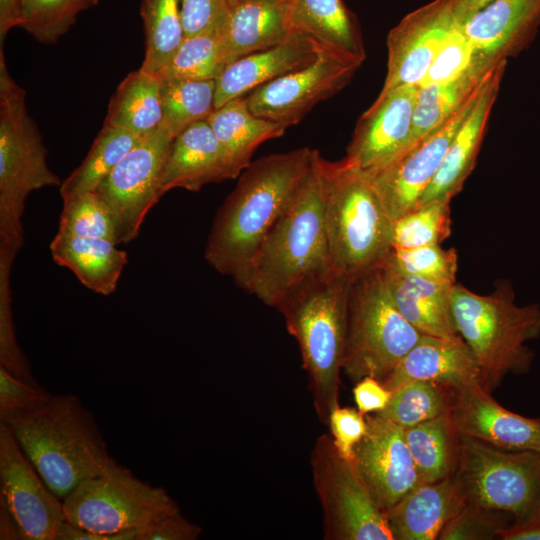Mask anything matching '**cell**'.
Masks as SVG:
<instances>
[{"label": "cell", "mask_w": 540, "mask_h": 540, "mask_svg": "<svg viewBox=\"0 0 540 540\" xmlns=\"http://www.w3.org/2000/svg\"><path fill=\"white\" fill-rule=\"evenodd\" d=\"M314 153L303 147L251 162L216 212L204 258L237 286H242L264 239L300 190Z\"/></svg>", "instance_id": "cell-1"}, {"label": "cell", "mask_w": 540, "mask_h": 540, "mask_svg": "<svg viewBox=\"0 0 540 540\" xmlns=\"http://www.w3.org/2000/svg\"><path fill=\"white\" fill-rule=\"evenodd\" d=\"M321 158L315 149L300 190L264 239L241 286L276 309L299 289L336 271L325 224Z\"/></svg>", "instance_id": "cell-2"}, {"label": "cell", "mask_w": 540, "mask_h": 540, "mask_svg": "<svg viewBox=\"0 0 540 540\" xmlns=\"http://www.w3.org/2000/svg\"><path fill=\"white\" fill-rule=\"evenodd\" d=\"M48 487L64 499L113 462L93 415L72 394L46 400L0 419Z\"/></svg>", "instance_id": "cell-3"}, {"label": "cell", "mask_w": 540, "mask_h": 540, "mask_svg": "<svg viewBox=\"0 0 540 540\" xmlns=\"http://www.w3.org/2000/svg\"><path fill=\"white\" fill-rule=\"evenodd\" d=\"M350 281L335 271L299 289L277 308L297 341L314 409L325 425L339 406Z\"/></svg>", "instance_id": "cell-4"}, {"label": "cell", "mask_w": 540, "mask_h": 540, "mask_svg": "<svg viewBox=\"0 0 540 540\" xmlns=\"http://www.w3.org/2000/svg\"><path fill=\"white\" fill-rule=\"evenodd\" d=\"M457 330L481 372V385L491 393L508 374L529 371L534 352L526 345L540 336V306H519L510 284L477 294L461 284L452 291Z\"/></svg>", "instance_id": "cell-5"}, {"label": "cell", "mask_w": 540, "mask_h": 540, "mask_svg": "<svg viewBox=\"0 0 540 540\" xmlns=\"http://www.w3.org/2000/svg\"><path fill=\"white\" fill-rule=\"evenodd\" d=\"M321 169L332 263L353 278L377 267L391 250L394 220L371 177L345 158H321Z\"/></svg>", "instance_id": "cell-6"}, {"label": "cell", "mask_w": 540, "mask_h": 540, "mask_svg": "<svg viewBox=\"0 0 540 540\" xmlns=\"http://www.w3.org/2000/svg\"><path fill=\"white\" fill-rule=\"evenodd\" d=\"M65 521L56 540H137L144 527L180 511L162 487L114 462L63 500Z\"/></svg>", "instance_id": "cell-7"}, {"label": "cell", "mask_w": 540, "mask_h": 540, "mask_svg": "<svg viewBox=\"0 0 540 540\" xmlns=\"http://www.w3.org/2000/svg\"><path fill=\"white\" fill-rule=\"evenodd\" d=\"M61 183L47 164L42 136L26 107V91L10 75L0 48V250L17 255L24 242L28 196Z\"/></svg>", "instance_id": "cell-8"}, {"label": "cell", "mask_w": 540, "mask_h": 540, "mask_svg": "<svg viewBox=\"0 0 540 540\" xmlns=\"http://www.w3.org/2000/svg\"><path fill=\"white\" fill-rule=\"evenodd\" d=\"M422 336L398 310L379 266L351 278L342 370L352 381L384 380Z\"/></svg>", "instance_id": "cell-9"}, {"label": "cell", "mask_w": 540, "mask_h": 540, "mask_svg": "<svg viewBox=\"0 0 540 540\" xmlns=\"http://www.w3.org/2000/svg\"><path fill=\"white\" fill-rule=\"evenodd\" d=\"M457 475L466 505L506 528L540 510V454L508 451L460 436ZM510 525V526H511Z\"/></svg>", "instance_id": "cell-10"}, {"label": "cell", "mask_w": 540, "mask_h": 540, "mask_svg": "<svg viewBox=\"0 0 540 540\" xmlns=\"http://www.w3.org/2000/svg\"><path fill=\"white\" fill-rule=\"evenodd\" d=\"M310 466L322 509L325 540H394L385 512L375 502L353 460L338 452L330 433L316 438Z\"/></svg>", "instance_id": "cell-11"}, {"label": "cell", "mask_w": 540, "mask_h": 540, "mask_svg": "<svg viewBox=\"0 0 540 540\" xmlns=\"http://www.w3.org/2000/svg\"><path fill=\"white\" fill-rule=\"evenodd\" d=\"M172 141L160 128L141 138L95 190L114 215L119 244L138 236L147 214L164 195L162 176Z\"/></svg>", "instance_id": "cell-12"}, {"label": "cell", "mask_w": 540, "mask_h": 540, "mask_svg": "<svg viewBox=\"0 0 540 540\" xmlns=\"http://www.w3.org/2000/svg\"><path fill=\"white\" fill-rule=\"evenodd\" d=\"M0 501L21 540H56L65 521L63 502L42 479L9 426L0 423Z\"/></svg>", "instance_id": "cell-13"}, {"label": "cell", "mask_w": 540, "mask_h": 540, "mask_svg": "<svg viewBox=\"0 0 540 540\" xmlns=\"http://www.w3.org/2000/svg\"><path fill=\"white\" fill-rule=\"evenodd\" d=\"M360 66L323 51L311 64L254 89L246 97L248 107L254 115L288 127L343 89Z\"/></svg>", "instance_id": "cell-14"}, {"label": "cell", "mask_w": 540, "mask_h": 540, "mask_svg": "<svg viewBox=\"0 0 540 540\" xmlns=\"http://www.w3.org/2000/svg\"><path fill=\"white\" fill-rule=\"evenodd\" d=\"M417 90L403 85L380 92L357 122L344 157L350 164L371 176L411 146Z\"/></svg>", "instance_id": "cell-15"}, {"label": "cell", "mask_w": 540, "mask_h": 540, "mask_svg": "<svg viewBox=\"0 0 540 540\" xmlns=\"http://www.w3.org/2000/svg\"><path fill=\"white\" fill-rule=\"evenodd\" d=\"M481 88L440 127L415 142L390 165L369 175L393 220L417 207Z\"/></svg>", "instance_id": "cell-16"}, {"label": "cell", "mask_w": 540, "mask_h": 540, "mask_svg": "<svg viewBox=\"0 0 540 540\" xmlns=\"http://www.w3.org/2000/svg\"><path fill=\"white\" fill-rule=\"evenodd\" d=\"M367 431L353 462L375 502L387 512L419 484L404 428L378 415H365Z\"/></svg>", "instance_id": "cell-17"}, {"label": "cell", "mask_w": 540, "mask_h": 540, "mask_svg": "<svg viewBox=\"0 0 540 540\" xmlns=\"http://www.w3.org/2000/svg\"><path fill=\"white\" fill-rule=\"evenodd\" d=\"M456 22L453 0H434L406 15L387 37V73L381 91L419 86Z\"/></svg>", "instance_id": "cell-18"}, {"label": "cell", "mask_w": 540, "mask_h": 540, "mask_svg": "<svg viewBox=\"0 0 540 540\" xmlns=\"http://www.w3.org/2000/svg\"><path fill=\"white\" fill-rule=\"evenodd\" d=\"M449 415L460 436L503 450L540 454V419L504 408L479 383L455 389Z\"/></svg>", "instance_id": "cell-19"}, {"label": "cell", "mask_w": 540, "mask_h": 540, "mask_svg": "<svg viewBox=\"0 0 540 540\" xmlns=\"http://www.w3.org/2000/svg\"><path fill=\"white\" fill-rule=\"evenodd\" d=\"M506 59L493 69L472 108L453 137L434 178L421 196L418 206L438 199H452L472 172L505 70Z\"/></svg>", "instance_id": "cell-20"}, {"label": "cell", "mask_w": 540, "mask_h": 540, "mask_svg": "<svg viewBox=\"0 0 540 540\" xmlns=\"http://www.w3.org/2000/svg\"><path fill=\"white\" fill-rule=\"evenodd\" d=\"M323 51L309 36L293 32L273 47L231 62L216 79L215 109L284 74L311 64Z\"/></svg>", "instance_id": "cell-21"}, {"label": "cell", "mask_w": 540, "mask_h": 540, "mask_svg": "<svg viewBox=\"0 0 540 540\" xmlns=\"http://www.w3.org/2000/svg\"><path fill=\"white\" fill-rule=\"evenodd\" d=\"M378 266L398 310L421 334L462 339L452 309V291L456 283H441L406 274L387 255Z\"/></svg>", "instance_id": "cell-22"}, {"label": "cell", "mask_w": 540, "mask_h": 540, "mask_svg": "<svg viewBox=\"0 0 540 540\" xmlns=\"http://www.w3.org/2000/svg\"><path fill=\"white\" fill-rule=\"evenodd\" d=\"M226 152L207 120L198 121L171 142L162 176V191L182 188L199 191L203 186L234 179Z\"/></svg>", "instance_id": "cell-23"}, {"label": "cell", "mask_w": 540, "mask_h": 540, "mask_svg": "<svg viewBox=\"0 0 540 540\" xmlns=\"http://www.w3.org/2000/svg\"><path fill=\"white\" fill-rule=\"evenodd\" d=\"M413 381H432L457 389L481 384V372L463 339L423 335L381 383L391 392Z\"/></svg>", "instance_id": "cell-24"}, {"label": "cell", "mask_w": 540, "mask_h": 540, "mask_svg": "<svg viewBox=\"0 0 540 540\" xmlns=\"http://www.w3.org/2000/svg\"><path fill=\"white\" fill-rule=\"evenodd\" d=\"M465 505L455 472L439 481L419 483L385 514L394 540H435Z\"/></svg>", "instance_id": "cell-25"}, {"label": "cell", "mask_w": 540, "mask_h": 540, "mask_svg": "<svg viewBox=\"0 0 540 540\" xmlns=\"http://www.w3.org/2000/svg\"><path fill=\"white\" fill-rule=\"evenodd\" d=\"M460 24L478 54L506 59L535 33L540 0H492Z\"/></svg>", "instance_id": "cell-26"}, {"label": "cell", "mask_w": 540, "mask_h": 540, "mask_svg": "<svg viewBox=\"0 0 540 540\" xmlns=\"http://www.w3.org/2000/svg\"><path fill=\"white\" fill-rule=\"evenodd\" d=\"M293 32L303 33L325 51L362 64L366 53L357 22L342 0H287Z\"/></svg>", "instance_id": "cell-27"}, {"label": "cell", "mask_w": 540, "mask_h": 540, "mask_svg": "<svg viewBox=\"0 0 540 540\" xmlns=\"http://www.w3.org/2000/svg\"><path fill=\"white\" fill-rule=\"evenodd\" d=\"M291 33L287 2L243 0L231 6L224 28L227 65L246 55L273 47Z\"/></svg>", "instance_id": "cell-28"}, {"label": "cell", "mask_w": 540, "mask_h": 540, "mask_svg": "<svg viewBox=\"0 0 540 540\" xmlns=\"http://www.w3.org/2000/svg\"><path fill=\"white\" fill-rule=\"evenodd\" d=\"M117 245L106 239L57 232L50 251L54 262L71 270L86 288L108 296L117 289L128 262L126 251Z\"/></svg>", "instance_id": "cell-29"}, {"label": "cell", "mask_w": 540, "mask_h": 540, "mask_svg": "<svg viewBox=\"0 0 540 540\" xmlns=\"http://www.w3.org/2000/svg\"><path fill=\"white\" fill-rule=\"evenodd\" d=\"M501 60L479 54L461 76L443 83L418 86L411 146L440 127L470 100Z\"/></svg>", "instance_id": "cell-30"}, {"label": "cell", "mask_w": 540, "mask_h": 540, "mask_svg": "<svg viewBox=\"0 0 540 540\" xmlns=\"http://www.w3.org/2000/svg\"><path fill=\"white\" fill-rule=\"evenodd\" d=\"M207 122L223 146L235 177L250 165L251 157L260 144L282 136L287 128L254 115L244 97L215 109Z\"/></svg>", "instance_id": "cell-31"}, {"label": "cell", "mask_w": 540, "mask_h": 540, "mask_svg": "<svg viewBox=\"0 0 540 540\" xmlns=\"http://www.w3.org/2000/svg\"><path fill=\"white\" fill-rule=\"evenodd\" d=\"M161 80L141 68L130 72L110 99L104 123L140 138L155 132L162 120Z\"/></svg>", "instance_id": "cell-32"}, {"label": "cell", "mask_w": 540, "mask_h": 540, "mask_svg": "<svg viewBox=\"0 0 540 540\" xmlns=\"http://www.w3.org/2000/svg\"><path fill=\"white\" fill-rule=\"evenodd\" d=\"M404 432L419 483L439 481L457 471L460 435L449 413Z\"/></svg>", "instance_id": "cell-33"}, {"label": "cell", "mask_w": 540, "mask_h": 540, "mask_svg": "<svg viewBox=\"0 0 540 540\" xmlns=\"http://www.w3.org/2000/svg\"><path fill=\"white\" fill-rule=\"evenodd\" d=\"M140 139L124 128L104 123L84 160L61 183L62 199L95 191Z\"/></svg>", "instance_id": "cell-34"}, {"label": "cell", "mask_w": 540, "mask_h": 540, "mask_svg": "<svg viewBox=\"0 0 540 540\" xmlns=\"http://www.w3.org/2000/svg\"><path fill=\"white\" fill-rule=\"evenodd\" d=\"M140 15L145 34V56L140 68L156 76L185 38L181 0H141Z\"/></svg>", "instance_id": "cell-35"}, {"label": "cell", "mask_w": 540, "mask_h": 540, "mask_svg": "<svg viewBox=\"0 0 540 540\" xmlns=\"http://www.w3.org/2000/svg\"><path fill=\"white\" fill-rule=\"evenodd\" d=\"M160 129L174 139L215 110L216 80H161Z\"/></svg>", "instance_id": "cell-36"}, {"label": "cell", "mask_w": 540, "mask_h": 540, "mask_svg": "<svg viewBox=\"0 0 540 540\" xmlns=\"http://www.w3.org/2000/svg\"><path fill=\"white\" fill-rule=\"evenodd\" d=\"M224 27L185 37L160 80H216L227 66Z\"/></svg>", "instance_id": "cell-37"}, {"label": "cell", "mask_w": 540, "mask_h": 540, "mask_svg": "<svg viewBox=\"0 0 540 540\" xmlns=\"http://www.w3.org/2000/svg\"><path fill=\"white\" fill-rule=\"evenodd\" d=\"M454 395L452 386L413 381L393 391L388 405L377 414L405 429L448 414Z\"/></svg>", "instance_id": "cell-38"}, {"label": "cell", "mask_w": 540, "mask_h": 540, "mask_svg": "<svg viewBox=\"0 0 540 540\" xmlns=\"http://www.w3.org/2000/svg\"><path fill=\"white\" fill-rule=\"evenodd\" d=\"M57 232L78 237L101 238L119 244L114 215L95 191L63 198Z\"/></svg>", "instance_id": "cell-39"}, {"label": "cell", "mask_w": 540, "mask_h": 540, "mask_svg": "<svg viewBox=\"0 0 540 540\" xmlns=\"http://www.w3.org/2000/svg\"><path fill=\"white\" fill-rule=\"evenodd\" d=\"M95 5L92 0H21L18 27L43 44H52Z\"/></svg>", "instance_id": "cell-40"}, {"label": "cell", "mask_w": 540, "mask_h": 540, "mask_svg": "<svg viewBox=\"0 0 540 540\" xmlns=\"http://www.w3.org/2000/svg\"><path fill=\"white\" fill-rule=\"evenodd\" d=\"M451 199H438L416 207L394 220L392 246L413 248L441 244L451 233Z\"/></svg>", "instance_id": "cell-41"}, {"label": "cell", "mask_w": 540, "mask_h": 540, "mask_svg": "<svg viewBox=\"0 0 540 540\" xmlns=\"http://www.w3.org/2000/svg\"><path fill=\"white\" fill-rule=\"evenodd\" d=\"M387 257L402 272L431 281L455 284L458 268L457 251L440 244L413 248L393 247Z\"/></svg>", "instance_id": "cell-42"}, {"label": "cell", "mask_w": 540, "mask_h": 540, "mask_svg": "<svg viewBox=\"0 0 540 540\" xmlns=\"http://www.w3.org/2000/svg\"><path fill=\"white\" fill-rule=\"evenodd\" d=\"M11 263L0 262V366L27 382H36L19 347L13 321Z\"/></svg>", "instance_id": "cell-43"}, {"label": "cell", "mask_w": 540, "mask_h": 540, "mask_svg": "<svg viewBox=\"0 0 540 540\" xmlns=\"http://www.w3.org/2000/svg\"><path fill=\"white\" fill-rule=\"evenodd\" d=\"M479 54L465 35L460 22H456L440 46L434 60L419 86L443 83L465 73Z\"/></svg>", "instance_id": "cell-44"}, {"label": "cell", "mask_w": 540, "mask_h": 540, "mask_svg": "<svg viewBox=\"0 0 540 540\" xmlns=\"http://www.w3.org/2000/svg\"><path fill=\"white\" fill-rule=\"evenodd\" d=\"M503 527L489 516L465 505L442 528L439 540H482L499 538Z\"/></svg>", "instance_id": "cell-45"}, {"label": "cell", "mask_w": 540, "mask_h": 540, "mask_svg": "<svg viewBox=\"0 0 540 540\" xmlns=\"http://www.w3.org/2000/svg\"><path fill=\"white\" fill-rule=\"evenodd\" d=\"M330 435L338 452L354 459V451L367 431L366 416L358 409L337 406L329 416Z\"/></svg>", "instance_id": "cell-46"}, {"label": "cell", "mask_w": 540, "mask_h": 540, "mask_svg": "<svg viewBox=\"0 0 540 540\" xmlns=\"http://www.w3.org/2000/svg\"><path fill=\"white\" fill-rule=\"evenodd\" d=\"M51 393L37 382H27L0 366V419L46 400Z\"/></svg>", "instance_id": "cell-47"}, {"label": "cell", "mask_w": 540, "mask_h": 540, "mask_svg": "<svg viewBox=\"0 0 540 540\" xmlns=\"http://www.w3.org/2000/svg\"><path fill=\"white\" fill-rule=\"evenodd\" d=\"M230 9L228 0H181V16L185 37L224 27Z\"/></svg>", "instance_id": "cell-48"}, {"label": "cell", "mask_w": 540, "mask_h": 540, "mask_svg": "<svg viewBox=\"0 0 540 540\" xmlns=\"http://www.w3.org/2000/svg\"><path fill=\"white\" fill-rule=\"evenodd\" d=\"M201 532L200 526L178 511L144 527L137 540H196Z\"/></svg>", "instance_id": "cell-49"}, {"label": "cell", "mask_w": 540, "mask_h": 540, "mask_svg": "<svg viewBox=\"0 0 540 540\" xmlns=\"http://www.w3.org/2000/svg\"><path fill=\"white\" fill-rule=\"evenodd\" d=\"M353 396L357 409L364 415L382 411L390 402L392 392L373 377H364L356 382Z\"/></svg>", "instance_id": "cell-50"}, {"label": "cell", "mask_w": 540, "mask_h": 540, "mask_svg": "<svg viewBox=\"0 0 540 540\" xmlns=\"http://www.w3.org/2000/svg\"><path fill=\"white\" fill-rule=\"evenodd\" d=\"M499 538L503 540H540V510L527 520L500 530Z\"/></svg>", "instance_id": "cell-51"}, {"label": "cell", "mask_w": 540, "mask_h": 540, "mask_svg": "<svg viewBox=\"0 0 540 540\" xmlns=\"http://www.w3.org/2000/svg\"><path fill=\"white\" fill-rule=\"evenodd\" d=\"M21 0H0V48L8 32L18 27V15Z\"/></svg>", "instance_id": "cell-52"}, {"label": "cell", "mask_w": 540, "mask_h": 540, "mask_svg": "<svg viewBox=\"0 0 540 540\" xmlns=\"http://www.w3.org/2000/svg\"><path fill=\"white\" fill-rule=\"evenodd\" d=\"M0 539H21L18 526L3 502L0 501Z\"/></svg>", "instance_id": "cell-53"}, {"label": "cell", "mask_w": 540, "mask_h": 540, "mask_svg": "<svg viewBox=\"0 0 540 540\" xmlns=\"http://www.w3.org/2000/svg\"><path fill=\"white\" fill-rule=\"evenodd\" d=\"M492 0H453V11L458 22L462 23Z\"/></svg>", "instance_id": "cell-54"}, {"label": "cell", "mask_w": 540, "mask_h": 540, "mask_svg": "<svg viewBox=\"0 0 540 540\" xmlns=\"http://www.w3.org/2000/svg\"><path fill=\"white\" fill-rule=\"evenodd\" d=\"M228 1H229L230 6H233V5L239 3V2H241L243 0H228Z\"/></svg>", "instance_id": "cell-55"}, {"label": "cell", "mask_w": 540, "mask_h": 540, "mask_svg": "<svg viewBox=\"0 0 540 540\" xmlns=\"http://www.w3.org/2000/svg\"><path fill=\"white\" fill-rule=\"evenodd\" d=\"M92 1H93V3H94L95 5L98 4V2H99V0H92Z\"/></svg>", "instance_id": "cell-56"}, {"label": "cell", "mask_w": 540, "mask_h": 540, "mask_svg": "<svg viewBox=\"0 0 540 540\" xmlns=\"http://www.w3.org/2000/svg\"><path fill=\"white\" fill-rule=\"evenodd\" d=\"M282 1H285V2H287V0H282Z\"/></svg>", "instance_id": "cell-57"}]
</instances>
